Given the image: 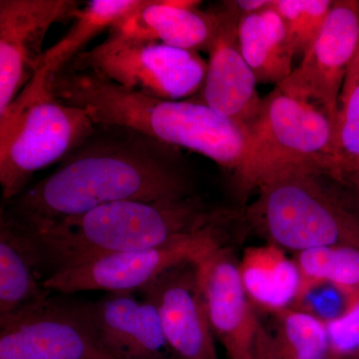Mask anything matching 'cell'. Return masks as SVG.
I'll use <instances>...</instances> for the list:
<instances>
[{"instance_id":"e0dca14e","label":"cell","mask_w":359,"mask_h":359,"mask_svg":"<svg viewBox=\"0 0 359 359\" xmlns=\"http://www.w3.org/2000/svg\"><path fill=\"white\" fill-rule=\"evenodd\" d=\"M238 43L257 84L278 86L292 74L294 48L282 18L271 6L241 16Z\"/></svg>"},{"instance_id":"9c48e42d","label":"cell","mask_w":359,"mask_h":359,"mask_svg":"<svg viewBox=\"0 0 359 359\" xmlns=\"http://www.w3.org/2000/svg\"><path fill=\"white\" fill-rule=\"evenodd\" d=\"M359 48V0H334L320 35L301 65L278 85L316 105L335 122L347 71Z\"/></svg>"},{"instance_id":"5b68a950","label":"cell","mask_w":359,"mask_h":359,"mask_svg":"<svg viewBox=\"0 0 359 359\" xmlns=\"http://www.w3.org/2000/svg\"><path fill=\"white\" fill-rule=\"evenodd\" d=\"M83 110L60 102L34 77L0 116V185L4 202L18 197L33 175L62 161L93 133Z\"/></svg>"},{"instance_id":"ac0fdd59","label":"cell","mask_w":359,"mask_h":359,"mask_svg":"<svg viewBox=\"0 0 359 359\" xmlns=\"http://www.w3.org/2000/svg\"><path fill=\"white\" fill-rule=\"evenodd\" d=\"M273 314L271 323L259 318L252 359H327L330 346L325 325L292 308Z\"/></svg>"},{"instance_id":"7c38bea8","label":"cell","mask_w":359,"mask_h":359,"mask_svg":"<svg viewBox=\"0 0 359 359\" xmlns=\"http://www.w3.org/2000/svg\"><path fill=\"white\" fill-rule=\"evenodd\" d=\"M219 13V30L209 51L204 85L190 100L204 104L248 128L259 115L263 98L257 93L256 77L241 51L240 13L233 1L224 2Z\"/></svg>"},{"instance_id":"6da1fadb","label":"cell","mask_w":359,"mask_h":359,"mask_svg":"<svg viewBox=\"0 0 359 359\" xmlns=\"http://www.w3.org/2000/svg\"><path fill=\"white\" fill-rule=\"evenodd\" d=\"M190 195L192 181L178 148L135 130L96 124L50 175L6 203L2 212L32 224L77 216L110 203Z\"/></svg>"},{"instance_id":"7a4b0ae2","label":"cell","mask_w":359,"mask_h":359,"mask_svg":"<svg viewBox=\"0 0 359 359\" xmlns=\"http://www.w3.org/2000/svg\"><path fill=\"white\" fill-rule=\"evenodd\" d=\"M233 212L210 209L193 194L153 202L110 203L77 216L39 223L13 219L34 240L47 280L57 271L91 259L160 247L200 233Z\"/></svg>"},{"instance_id":"44dd1931","label":"cell","mask_w":359,"mask_h":359,"mask_svg":"<svg viewBox=\"0 0 359 359\" xmlns=\"http://www.w3.org/2000/svg\"><path fill=\"white\" fill-rule=\"evenodd\" d=\"M294 261L301 276L295 301L311 287L323 283L334 285L347 294L359 290L358 245L304 250L294 254Z\"/></svg>"},{"instance_id":"cb8c5ba5","label":"cell","mask_w":359,"mask_h":359,"mask_svg":"<svg viewBox=\"0 0 359 359\" xmlns=\"http://www.w3.org/2000/svg\"><path fill=\"white\" fill-rule=\"evenodd\" d=\"M325 325L330 355L349 359L359 353V290L349 294L344 314Z\"/></svg>"},{"instance_id":"f1b7e54d","label":"cell","mask_w":359,"mask_h":359,"mask_svg":"<svg viewBox=\"0 0 359 359\" xmlns=\"http://www.w3.org/2000/svg\"><path fill=\"white\" fill-rule=\"evenodd\" d=\"M327 359H339V358H334V356L328 355Z\"/></svg>"},{"instance_id":"5bb4252c","label":"cell","mask_w":359,"mask_h":359,"mask_svg":"<svg viewBox=\"0 0 359 359\" xmlns=\"http://www.w3.org/2000/svg\"><path fill=\"white\" fill-rule=\"evenodd\" d=\"M196 0H148L110 33L136 41L159 43L184 50L209 53L219 25V13L202 11Z\"/></svg>"},{"instance_id":"30bf717a","label":"cell","mask_w":359,"mask_h":359,"mask_svg":"<svg viewBox=\"0 0 359 359\" xmlns=\"http://www.w3.org/2000/svg\"><path fill=\"white\" fill-rule=\"evenodd\" d=\"M75 0L0 1V116L39 72L52 25L74 18Z\"/></svg>"},{"instance_id":"ffe728a7","label":"cell","mask_w":359,"mask_h":359,"mask_svg":"<svg viewBox=\"0 0 359 359\" xmlns=\"http://www.w3.org/2000/svg\"><path fill=\"white\" fill-rule=\"evenodd\" d=\"M139 306L132 292H108L90 302L101 341L114 359H139Z\"/></svg>"},{"instance_id":"8992f818","label":"cell","mask_w":359,"mask_h":359,"mask_svg":"<svg viewBox=\"0 0 359 359\" xmlns=\"http://www.w3.org/2000/svg\"><path fill=\"white\" fill-rule=\"evenodd\" d=\"M69 63L129 91L168 101L187 100L197 95L208 70L207 61L198 52L159 42L125 39L113 33Z\"/></svg>"},{"instance_id":"d6986e66","label":"cell","mask_w":359,"mask_h":359,"mask_svg":"<svg viewBox=\"0 0 359 359\" xmlns=\"http://www.w3.org/2000/svg\"><path fill=\"white\" fill-rule=\"evenodd\" d=\"M148 0H93L74 14V23L67 34L44 51L35 76L45 77L69 63L84 46L106 28H112L128 18Z\"/></svg>"},{"instance_id":"277c9868","label":"cell","mask_w":359,"mask_h":359,"mask_svg":"<svg viewBox=\"0 0 359 359\" xmlns=\"http://www.w3.org/2000/svg\"><path fill=\"white\" fill-rule=\"evenodd\" d=\"M325 176L292 171L269 180L257 191L245 219L269 244L294 254L334 245L359 247V215L325 183Z\"/></svg>"},{"instance_id":"d4e9b609","label":"cell","mask_w":359,"mask_h":359,"mask_svg":"<svg viewBox=\"0 0 359 359\" xmlns=\"http://www.w3.org/2000/svg\"><path fill=\"white\" fill-rule=\"evenodd\" d=\"M349 294L330 283L313 285L301 295L292 308L313 316L323 325L340 318L348 306Z\"/></svg>"},{"instance_id":"603a6c76","label":"cell","mask_w":359,"mask_h":359,"mask_svg":"<svg viewBox=\"0 0 359 359\" xmlns=\"http://www.w3.org/2000/svg\"><path fill=\"white\" fill-rule=\"evenodd\" d=\"M334 0H273L271 7L287 28L294 56H302L314 43L332 9Z\"/></svg>"},{"instance_id":"ba28073f","label":"cell","mask_w":359,"mask_h":359,"mask_svg":"<svg viewBox=\"0 0 359 359\" xmlns=\"http://www.w3.org/2000/svg\"><path fill=\"white\" fill-rule=\"evenodd\" d=\"M0 359H114L106 351L90 302L48 297L0 316Z\"/></svg>"},{"instance_id":"83f0119b","label":"cell","mask_w":359,"mask_h":359,"mask_svg":"<svg viewBox=\"0 0 359 359\" xmlns=\"http://www.w3.org/2000/svg\"><path fill=\"white\" fill-rule=\"evenodd\" d=\"M349 359H359V353Z\"/></svg>"},{"instance_id":"3957f363","label":"cell","mask_w":359,"mask_h":359,"mask_svg":"<svg viewBox=\"0 0 359 359\" xmlns=\"http://www.w3.org/2000/svg\"><path fill=\"white\" fill-rule=\"evenodd\" d=\"M292 171L320 172L339 180L334 126L320 108L276 86L248 127L244 155L233 174L245 194Z\"/></svg>"},{"instance_id":"4fadbf2b","label":"cell","mask_w":359,"mask_h":359,"mask_svg":"<svg viewBox=\"0 0 359 359\" xmlns=\"http://www.w3.org/2000/svg\"><path fill=\"white\" fill-rule=\"evenodd\" d=\"M203 287L215 339L228 359H252L259 316L245 294L233 250L219 245L200 261Z\"/></svg>"},{"instance_id":"9a60e30c","label":"cell","mask_w":359,"mask_h":359,"mask_svg":"<svg viewBox=\"0 0 359 359\" xmlns=\"http://www.w3.org/2000/svg\"><path fill=\"white\" fill-rule=\"evenodd\" d=\"M41 255L27 231L1 212L0 316L14 313L50 295Z\"/></svg>"},{"instance_id":"484cf974","label":"cell","mask_w":359,"mask_h":359,"mask_svg":"<svg viewBox=\"0 0 359 359\" xmlns=\"http://www.w3.org/2000/svg\"><path fill=\"white\" fill-rule=\"evenodd\" d=\"M273 0H236L233 1V6L241 16L259 13L271 6Z\"/></svg>"},{"instance_id":"52a82bcc","label":"cell","mask_w":359,"mask_h":359,"mask_svg":"<svg viewBox=\"0 0 359 359\" xmlns=\"http://www.w3.org/2000/svg\"><path fill=\"white\" fill-rule=\"evenodd\" d=\"M241 219L235 212L211 228L160 247L119 252L62 269L44 282L50 292L74 294L87 290L133 292L147 287L157 276L184 262H200L226 244V231Z\"/></svg>"},{"instance_id":"4316f807","label":"cell","mask_w":359,"mask_h":359,"mask_svg":"<svg viewBox=\"0 0 359 359\" xmlns=\"http://www.w3.org/2000/svg\"><path fill=\"white\" fill-rule=\"evenodd\" d=\"M354 183H355L356 190H358V200H359V175L358 176L353 177Z\"/></svg>"},{"instance_id":"8fae6325","label":"cell","mask_w":359,"mask_h":359,"mask_svg":"<svg viewBox=\"0 0 359 359\" xmlns=\"http://www.w3.org/2000/svg\"><path fill=\"white\" fill-rule=\"evenodd\" d=\"M140 292L159 311L168 341L180 358L218 359L200 262L166 269Z\"/></svg>"},{"instance_id":"2e32d148","label":"cell","mask_w":359,"mask_h":359,"mask_svg":"<svg viewBox=\"0 0 359 359\" xmlns=\"http://www.w3.org/2000/svg\"><path fill=\"white\" fill-rule=\"evenodd\" d=\"M238 271L245 294L256 309L275 313L292 308L301 285L294 259L273 244L245 250Z\"/></svg>"},{"instance_id":"7402d4cb","label":"cell","mask_w":359,"mask_h":359,"mask_svg":"<svg viewBox=\"0 0 359 359\" xmlns=\"http://www.w3.org/2000/svg\"><path fill=\"white\" fill-rule=\"evenodd\" d=\"M334 154L339 180L359 175V48L340 93L334 122Z\"/></svg>"}]
</instances>
